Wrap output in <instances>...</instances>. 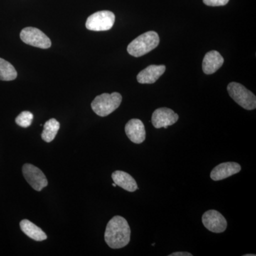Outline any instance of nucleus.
I'll return each instance as SVG.
<instances>
[{
  "label": "nucleus",
  "instance_id": "f257e3e1",
  "mask_svg": "<svg viewBox=\"0 0 256 256\" xmlns=\"http://www.w3.org/2000/svg\"><path fill=\"white\" fill-rule=\"evenodd\" d=\"M130 228L127 220L120 216H116L108 223L104 238L111 248L119 249L128 245L130 240Z\"/></svg>",
  "mask_w": 256,
  "mask_h": 256
},
{
  "label": "nucleus",
  "instance_id": "f03ea898",
  "mask_svg": "<svg viewBox=\"0 0 256 256\" xmlns=\"http://www.w3.org/2000/svg\"><path fill=\"white\" fill-rule=\"evenodd\" d=\"M160 44V37L156 32L142 34L128 46V52L134 57H140L154 50Z\"/></svg>",
  "mask_w": 256,
  "mask_h": 256
},
{
  "label": "nucleus",
  "instance_id": "7ed1b4c3",
  "mask_svg": "<svg viewBox=\"0 0 256 256\" xmlns=\"http://www.w3.org/2000/svg\"><path fill=\"white\" fill-rule=\"evenodd\" d=\"M122 96L119 92L102 94L96 96L92 102V110L100 117H106L118 108L122 102Z\"/></svg>",
  "mask_w": 256,
  "mask_h": 256
},
{
  "label": "nucleus",
  "instance_id": "20e7f679",
  "mask_svg": "<svg viewBox=\"0 0 256 256\" xmlns=\"http://www.w3.org/2000/svg\"><path fill=\"white\" fill-rule=\"evenodd\" d=\"M227 90L230 98L242 108L248 110L256 109V96L242 84L236 82H230L227 87Z\"/></svg>",
  "mask_w": 256,
  "mask_h": 256
},
{
  "label": "nucleus",
  "instance_id": "39448f33",
  "mask_svg": "<svg viewBox=\"0 0 256 256\" xmlns=\"http://www.w3.org/2000/svg\"><path fill=\"white\" fill-rule=\"evenodd\" d=\"M116 21L112 12L100 11L94 13L87 18L86 26L90 31L100 32L110 30Z\"/></svg>",
  "mask_w": 256,
  "mask_h": 256
},
{
  "label": "nucleus",
  "instance_id": "423d86ee",
  "mask_svg": "<svg viewBox=\"0 0 256 256\" xmlns=\"http://www.w3.org/2000/svg\"><path fill=\"white\" fill-rule=\"evenodd\" d=\"M20 38L24 43L37 48L46 50L52 46L50 38L43 32L37 28H23L20 33Z\"/></svg>",
  "mask_w": 256,
  "mask_h": 256
},
{
  "label": "nucleus",
  "instance_id": "0eeeda50",
  "mask_svg": "<svg viewBox=\"0 0 256 256\" xmlns=\"http://www.w3.org/2000/svg\"><path fill=\"white\" fill-rule=\"evenodd\" d=\"M22 173L24 178L28 184L37 192H41L44 188L48 186V180L43 172L36 166L32 164L23 165Z\"/></svg>",
  "mask_w": 256,
  "mask_h": 256
},
{
  "label": "nucleus",
  "instance_id": "6e6552de",
  "mask_svg": "<svg viewBox=\"0 0 256 256\" xmlns=\"http://www.w3.org/2000/svg\"><path fill=\"white\" fill-rule=\"evenodd\" d=\"M202 220L205 228L213 233H223L227 228L226 220L216 210H207L202 216Z\"/></svg>",
  "mask_w": 256,
  "mask_h": 256
},
{
  "label": "nucleus",
  "instance_id": "1a4fd4ad",
  "mask_svg": "<svg viewBox=\"0 0 256 256\" xmlns=\"http://www.w3.org/2000/svg\"><path fill=\"white\" fill-rule=\"evenodd\" d=\"M178 114L168 108H160L154 111L152 116V124L156 129L172 126L178 122Z\"/></svg>",
  "mask_w": 256,
  "mask_h": 256
},
{
  "label": "nucleus",
  "instance_id": "9d476101",
  "mask_svg": "<svg viewBox=\"0 0 256 256\" xmlns=\"http://www.w3.org/2000/svg\"><path fill=\"white\" fill-rule=\"evenodd\" d=\"M124 131L126 136L133 143L141 144L146 140V128L140 120L131 119L128 121L124 128Z\"/></svg>",
  "mask_w": 256,
  "mask_h": 256
},
{
  "label": "nucleus",
  "instance_id": "9b49d317",
  "mask_svg": "<svg viewBox=\"0 0 256 256\" xmlns=\"http://www.w3.org/2000/svg\"><path fill=\"white\" fill-rule=\"evenodd\" d=\"M242 166L234 162H224L217 165L210 172V176L214 181H220L240 172Z\"/></svg>",
  "mask_w": 256,
  "mask_h": 256
},
{
  "label": "nucleus",
  "instance_id": "f8f14e48",
  "mask_svg": "<svg viewBox=\"0 0 256 256\" xmlns=\"http://www.w3.org/2000/svg\"><path fill=\"white\" fill-rule=\"evenodd\" d=\"M166 70L164 65H151L138 74L137 79L140 84H152L156 82Z\"/></svg>",
  "mask_w": 256,
  "mask_h": 256
},
{
  "label": "nucleus",
  "instance_id": "ddd939ff",
  "mask_svg": "<svg viewBox=\"0 0 256 256\" xmlns=\"http://www.w3.org/2000/svg\"><path fill=\"white\" fill-rule=\"evenodd\" d=\"M224 60L223 56L216 50H210L205 55L202 63V69L204 73L210 75L215 73L223 66Z\"/></svg>",
  "mask_w": 256,
  "mask_h": 256
},
{
  "label": "nucleus",
  "instance_id": "4468645a",
  "mask_svg": "<svg viewBox=\"0 0 256 256\" xmlns=\"http://www.w3.org/2000/svg\"><path fill=\"white\" fill-rule=\"evenodd\" d=\"M114 183L126 191L134 192L138 190V184L130 174L124 171H116L112 174Z\"/></svg>",
  "mask_w": 256,
  "mask_h": 256
},
{
  "label": "nucleus",
  "instance_id": "2eb2a0df",
  "mask_svg": "<svg viewBox=\"0 0 256 256\" xmlns=\"http://www.w3.org/2000/svg\"><path fill=\"white\" fill-rule=\"evenodd\" d=\"M20 228L25 235L36 242H43L47 239L46 234L42 228L28 220H23L20 223Z\"/></svg>",
  "mask_w": 256,
  "mask_h": 256
},
{
  "label": "nucleus",
  "instance_id": "dca6fc26",
  "mask_svg": "<svg viewBox=\"0 0 256 256\" xmlns=\"http://www.w3.org/2000/svg\"><path fill=\"white\" fill-rule=\"evenodd\" d=\"M60 129V124L55 118L48 120L44 124L42 138L46 142H50L55 139L57 133Z\"/></svg>",
  "mask_w": 256,
  "mask_h": 256
},
{
  "label": "nucleus",
  "instance_id": "f3484780",
  "mask_svg": "<svg viewBox=\"0 0 256 256\" xmlns=\"http://www.w3.org/2000/svg\"><path fill=\"white\" fill-rule=\"evenodd\" d=\"M18 72L10 62L0 58V80L10 82L16 79Z\"/></svg>",
  "mask_w": 256,
  "mask_h": 256
},
{
  "label": "nucleus",
  "instance_id": "a211bd4d",
  "mask_svg": "<svg viewBox=\"0 0 256 256\" xmlns=\"http://www.w3.org/2000/svg\"><path fill=\"white\" fill-rule=\"evenodd\" d=\"M34 116L30 111H23L15 119V122L18 126L26 128L30 127L33 121Z\"/></svg>",
  "mask_w": 256,
  "mask_h": 256
},
{
  "label": "nucleus",
  "instance_id": "6ab92c4d",
  "mask_svg": "<svg viewBox=\"0 0 256 256\" xmlns=\"http://www.w3.org/2000/svg\"><path fill=\"white\" fill-rule=\"evenodd\" d=\"M203 1L207 6H220L228 4L229 0H203Z\"/></svg>",
  "mask_w": 256,
  "mask_h": 256
},
{
  "label": "nucleus",
  "instance_id": "aec40b11",
  "mask_svg": "<svg viewBox=\"0 0 256 256\" xmlns=\"http://www.w3.org/2000/svg\"><path fill=\"white\" fill-rule=\"evenodd\" d=\"M192 254L188 252H174L170 254L169 256H192Z\"/></svg>",
  "mask_w": 256,
  "mask_h": 256
},
{
  "label": "nucleus",
  "instance_id": "412c9836",
  "mask_svg": "<svg viewBox=\"0 0 256 256\" xmlns=\"http://www.w3.org/2000/svg\"><path fill=\"white\" fill-rule=\"evenodd\" d=\"M244 256H256L255 254H246Z\"/></svg>",
  "mask_w": 256,
  "mask_h": 256
},
{
  "label": "nucleus",
  "instance_id": "4be33fe9",
  "mask_svg": "<svg viewBox=\"0 0 256 256\" xmlns=\"http://www.w3.org/2000/svg\"><path fill=\"white\" fill-rule=\"evenodd\" d=\"M112 186H114V188H116V186H117V185H116V184L114 183L112 184Z\"/></svg>",
  "mask_w": 256,
  "mask_h": 256
}]
</instances>
